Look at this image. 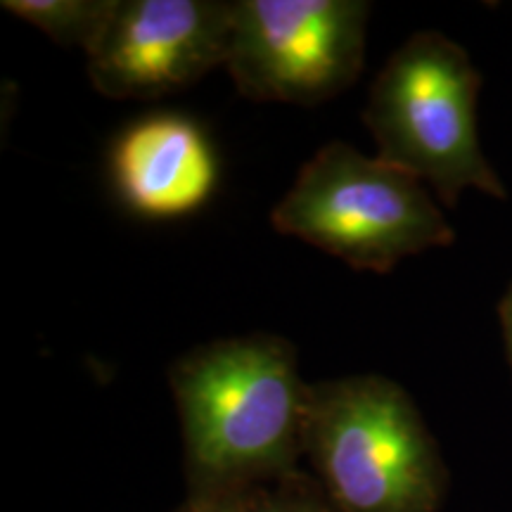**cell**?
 Listing matches in <instances>:
<instances>
[{
	"label": "cell",
	"mask_w": 512,
	"mask_h": 512,
	"mask_svg": "<svg viewBox=\"0 0 512 512\" xmlns=\"http://www.w3.org/2000/svg\"><path fill=\"white\" fill-rule=\"evenodd\" d=\"M247 512H335L318 479L294 470L247 491Z\"/></svg>",
	"instance_id": "9"
},
{
	"label": "cell",
	"mask_w": 512,
	"mask_h": 512,
	"mask_svg": "<svg viewBox=\"0 0 512 512\" xmlns=\"http://www.w3.org/2000/svg\"><path fill=\"white\" fill-rule=\"evenodd\" d=\"M190 496L245 494L297 470L313 384L285 337L254 332L195 347L171 366Z\"/></svg>",
	"instance_id": "1"
},
{
	"label": "cell",
	"mask_w": 512,
	"mask_h": 512,
	"mask_svg": "<svg viewBox=\"0 0 512 512\" xmlns=\"http://www.w3.org/2000/svg\"><path fill=\"white\" fill-rule=\"evenodd\" d=\"M233 3L119 0L88 53V79L112 100H155L226 67Z\"/></svg>",
	"instance_id": "6"
},
{
	"label": "cell",
	"mask_w": 512,
	"mask_h": 512,
	"mask_svg": "<svg viewBox=\"0 0 512 512\" xmlns=\"http://www.w3.org/2000/svg\"><path fill=\"white\" fill-rule=\"evenodd\" d=\"M119 0H3V10L46 34L62 48L91 53Z\"/></svg>",
	"instance_id": "8"
},
{
	"label": "cell",
	"mask_w": 512,
	"mask_h": 512,
	"mask_svg": "<svg viewBox=\"0 0 512 512\" xmlns=\"http://www.w3.org/2000/svg\"><path fill=\"white\" fill-rule=\"evenodd\" d=\"M368 17L366 0H235L230 79L254 102L337 98L363 72Z\"/></svg>",
	"instance_id": "5"
},
{
	"label": "cell",
	"mask_w": 512,
	"mask_h": 512,
	"mask_svg": "<svg viewBox=\"0 0 512 512\" xmlns=\"http://www.w3.org/2000/svg\"><path fill=\"white\" fill-rule=\"evenodd\" d=\"M501 316H503V328H505V342H508V354L512 361V290L508 294V299H505Z\"/></svg>",
	"instance_id": "11"
},
{
	"label": "cell",
	"mask_w": 512,
	"mask_h": 512,
	"mask_svg": "<svg viewBox=\"0 0 512 512\" xmlns=\"http://www.w3.org/2000/svg\"><path fill=\"white\" fill-rule=\"evenodd\" d=\"M178 512H247V491L245 494L190 496Z\"/></svg>",
	"instance_id": "10"
},
{
	"label": "cell",
	"mask_w": 512,
	"mask_h": 512,
	"mask_svg": "<svg viewBox=\"0 0 512 512\" xmlns=\"http://www.w3.org/2000/svg\"><path fill=\"white\" fill-rule=\"evenodd\" d=\"M271 223L278 233L373 273H389L406 256L453 240L422 181L344 140H330L299 169Z\"/></svg>",
	"instance_id": "3"
},
{
	"label": "cell",
	"mask_w": 512,
	"mask_h": 512,
	"mask_svg": "<svg viewBox=\"0 0 512 512\" xmlns=\"http://www.w3.org/2000/svg\"><path fill=\"white\" fill-rule=\"evenodd\" d=\"M306 453L335 512H434L444 472L411 396L382 375L313 384Z\"/></svg>",
	"instance_id": "2"
},
{
	"label": "cell",
	"mask_w": 512,
	"mask_h": 512,
	"mask_svg": "<svg viewBox=\"0 0 512 512\" xmlns=\"http://www.w3.org/2000/svg\"><path fill=\"white\" fill-rule=\"evenodd\" d=\"M119 195L147 219H178L200 209L219 181V164L202 128L157 114L121 133L112 152Z\"/></svg>",
	"instance_id": "7"
},
{
	"label": "cell",
	"mask_w": 512,
	"mask_h": 512,
	"mask_svg": "<svg viewBox=\"0 0 512 512\" xmlns=\"http://www.w3.org/2000/svg\"><path fill=\"white\" fill-rule=\"evenodd\" d=\"M479 74L460 46L441 34H415L389 57L363 112L377 157L430 183L456 204L467 188L505 197L477 133Z\"/></svg>",
	"instance_id": "4"
}]
</instances>
